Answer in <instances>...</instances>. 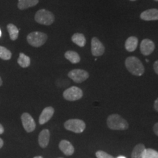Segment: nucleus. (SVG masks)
Segmentation results:
<instances>
[{
    "mask_svg": "<svg viewBox=\"0 0 158 158\" xmlns=\"http://www.w3.org/2000/svg\"><path fill=\"white\" fill-rule=\"evenodd\" d=\"M2 85V80L1 77H0V86H1Z\"/></svg>",
    "mask_w": 158,
    "mask_h": 158,
    "instance_id": "30",
    "label": "nucleus"
},
{
    "mask_svg": "<svg viewBox=\"0 0 158 158\" xmlns=\"http://www.w3.org/2000/svg\"><path fill=\"white\" fill-rule=\"evenodd\" d=\"M91 51H92V54L94 56H102L105 52V46L99 40L98 38H97L95 37H92V39Z\"/></svg>",
    "mask_w": 158,
    "mask_h": 158,
    "instance_id": "9",
    "label": "nucleus"
},
{
    "mask_svg": "<svg viewBox=\"0 0 158 158\" xmlns=\"http://www.w3.org/2000/svg\"><path fill=\"white\" fill-rule=\"evenodd\" d=\"M2 36V31H1V29H0V37Z\"/></svg>",
    "mask_w": 158,
    "mask_h": 158,
    "instance_id": "33",
    "label": "nucleus"
},
{
    "mask_svg": "<svg viewBox=\"0 0 158 158\" xmlns=\"http://www.w3.org/2000/svg\"><path fill=\"white\" fill-rule=\"evenodd\" d=\"M33 158H43V157H41V156H36V157H33Z\"/></svg>",
    "mask_w": 158,
    "mask_h": 158,
    "instance_id": "32",
    "label": "nucleus"
},
{
    "mask_svg": "<svg viewBox=\"0 0 158 158\" xmlns=\"http://www.w3.org/2000/svg\"><path fill=\"white\" fill-rule=\"evenodd\" d=\"M125 66L131 74L141 76L144 73V67L140 59L135 56H129L125 60Z\"/></svg>",
    "mask_w": 158,
    "mask_h": 158,
    "instance_id": "1",
    "label": "nucleus"
},
{
    "mask_svg": "<svg viewBox=\"0 0 158 158\" xmlns=\"http://www.w3.org/2000/svg\"><path fill=\"white\" fill-rule=\"evenodd\" d=\"M138 44V40L137 37L131 36L128 37L127 39L124 46H125L126 50L127 51H129V52H133V51H135L136 48H137Z\"/></svg>",
    "mask_w": 158,
    "mask_h": 158,
    "instance_id": "15",
    "label": "nucleus"
},
{
    "mask_svg": "<svg viewBox=\"0 0 158 158\" xmlns=\"http://www.w3.org/2000/svg\"><path fill=\"white\" fill-rule=\"evenodd\" d=\"M145 146L142 143H139L136 145L132 152L131 157L132 158H142L143 153L145 150Z\"/></svg>",
    "mask_w": 158,
    "mask_h": 158,
    "instance_id": "19",
    "label": "nucleus"
},
{
    "mask_svg": "<svg viewBox=\"0 0 158 158\" xmlns=\"http://www.w3.org/2000/svg\"><path fill=\"white\" fill-rule=\"evenodd\" d=\"M12 57V53L10 51L6 48L5 47L1 46L0 45V59H3V60H9Z\"/></svg>",
    "mask_w": 158,
    "mask_h": 158,
    "instance_id": "22",
    "label": "nucleus"
},
{
    "mask_svg": "<svg viewBox=\"0 0 158 158\" xmlns=\"http://www.w3.org/2000/svg\"><path fill=\"white\" fill-rule=\"evenodd\" d=\"M153 68H154V70H155V72L158 75V60H157L155 63H154Z\"/></svg>",
    "mask_w": 158,
    "mask_h": 158,
    "instance_id": "25",
    "label": "nucleus"
},
{
    "mask_svg": "<svg viewBox=\"0 0 158 158\" xmlns=\"http://www.w3.org/2000/svg\"><path fill=\"white\" fill-rule=\"evenodd\" d=\"M54 114V109L53 107L48 106V107L45 108L43 110L42 113L39 117V123L40 124H44L48 122L51 119Z\"/></svg>",
    "mask_w": 158,
    "mask_h": 158,
    "instance_id": "11",
    "label": "nucleus"
},
{
    "mask_svg": "<svg viewBox=\"0 0 158 158\" xmlns=\"http://www.w3.org/2000/svg\"><path fill=\"white\" fill-rule=\"evenodd\" d=\"M130 1H136V0H130Z\"/></svg>",
    "mask_w": 158,
    "mask_h": 158,
    "instance_id": "34",
    "label": "nucleus"
},
{
    "mask_svg": "<svg viewBox=\"0 0 158 158\" xmlns=\"http://www.w3.org/2000/svg\"><path fill=\"white\" fill-rule=\"evenodd\" d=\"M116 158H126V157H124V156H118V157H116Z\"/></svg>",
    "mask_w": 158,
    "mask_h": 158,
    "instance_id": "31",
    "label": "nucleus"
},
{
    "mask_svg": "<svg viewBox=\"0 0 158 158\" xmlns=\"http://www.w3.org/2000/svg\"><path fill=\"white\" fill-rule=\"evenodd\" d=\"M59 147L65 155L70 156L73 155L75 149L73 146L72 145V143L70 141H67V140H62L59 143Z\"/></svg>",
    "mask_w": 158,
    "mask_h": 158,
    "instance_id": "12",
    "label": "nucleus"
},
{
    "mask_svg": "<svg viewBox=\"0 0 158 158\" xmlns=\"http://www.w3.org/2000/svg\"><path fill=\"white\" fill-rule=\"evenodd\" d=\"M64 57L73 64H77L81 61V57L79 54L73 51H66L64 54Z\"/></svg>",
    "mask_w": 158,
    "mask_h": 158,
    "instance_id": "17",
    "label": "nucleus"
},
{
    "mask_svg": "<svg viewBox=\"0 0 158 158\" xmlns=\"http://www.w3.org/2000/svg\"><path fill=\"white\" fill-rule=\"evenodd\" d=\"M7 31H8L10 37L12 40H16L18 39V37H19V29L17 28V27L13 23H9L8 25L7 26Z\"/></svg>",
    "mask_w": 158,
    "mask_h": 158,
    "instance_id": "21",
    "label": "nucleus"
},
{
    "mask_svg": "<svg viewBox=\"0 0 158 158\" xmlns=\"http://www.w3.org/2000/svg\"><path fill=\"white\" fill-rule=\"evenodd\" d=\"M107 125L111 130H124L128 128V123L118 114H111L107 118Z\"/></svg>",
    "mask_w": 158,
    "mask_h": 158,
    "instance_id": "2",
    "label": "nucleus"
},
{
    "mask_svg": "<svg viewBox=\"0 0 158 158\" xmlns=\"http://www.w3.org/2000/svg\"><path fill=\"white\" fill-rule=\"evenodd\" d=\"M87 71L81 69H74L68 73V77L76 83H81L89 78Z\"/></svg>",
    "mask_w": 158,
    "mask_h": 158,
    "instance_id": "7",
    "label": "nucleus"
},
{
    "mask_svg": "<svg viewBox=\"0 0 158 158\" xmlns=\"http://www.w3.org/2000/svg\"><path fill=\"white\" fill-rule=\"evenodd\" d=\"M39 2V0H19L18 7L20 10H26L34 7Z\"/></svg>",
    "mask_w": 158,
    "mask_h": 158,
    "instance_id": "16",
    "label": "nucleus"
},
{
    "mask_svg": "<svg viewBox=\"0 0 158 158\" xmlns=\"http://www.w3.org/2000/svg\"><path fill=\"white\" fill-rule=\"evenodd\" d=\"M155 1H157V2H158V0H155Z\"/></svg>",
    "mask_w": 158,
    "mask_h": 158,
    "instance_id": "35",
    "label": "nucleus"
},
{
    "mask_svg": "<svg viewBox=\"0 0 158 158\" xmlns=\"http://www.w3.org/2000/svg\"><path fill=\"white\" fill-rule=\"evenodd\" d=\"M153 130H154V133H155L156 135L158 136V122L155 123V125H154Z\"/></svg>",
    "mask_w": 158,
    "mask_h": 158,
    "instance_id": "26",
    "label": "nucleus"
},
{
    "mask_svg": "<svg viewBox=\"0 0 158 158\" xmlns=\"http://www.w3.org/2000/svg\"><path fill=\"white\" fill-rule=\"evenodd\" d=\"M59 158H63V157H59Z\"/></svg>",
    "mask_w": 158,
    "mask_h": 158,
    "instance_id": "36",
    "label": "nucleus"
},
{
    "mask_svg": "<svg viewBox=\"0 0 158 158\" xmlns=\"http://www.w3.org/2000/svg\"><path fill=\"white\" fill-rule=\"evenodd\" d=\"M63 97L68 101H76L83 97V91L77 86H71L63 92Z\"/></svg>",
    "mask_w": 158,
    "mask_h": 158,
    "instance_id": "6",
    "label": "nucleus"
},
{
    "mask_svg": "<svg viewBox=\"0 0 158 158\" xmlns=\"http://www.w3.org/2000/svg\"><path fill=\"white\" fill-rule=\"evenodd\" d=\"M4 131H5V129H4L3 126L0 124V134H2L4 133Z\"/></svg>",
    "mask_w": 158,
    "mask_h": 158,
    "instance_id": "28",
    "label": "nucleus"
},
{
    "mask_svg": "<svg viewBox=\"0 0 158 158\" xmlns=\"http://www.w3.org/2000/svg\"><path fill=\"white\" fill-rule=\"evenodd\" d=\"M64 128L69 131H72L75 133H81L84 132L86 128V124L84 121L77 118L69 119L64 122Z\"/></svg>",
    "mask_w": 158,
    "mask_h": 158,
    "instance_id": "5",
    "label": "nucleus"
},
{
    "mask_svg": "<svg viewBox=\"0 0 158 158\" xmlns=\"http://www.w3.org/2000/svg\"><path fill=\"white\" fill-rule=\"evenodd\" d=\"M21 122H22L23 128L28 133L33 132L36 127V124H35L34 118L28 113H23L21 115Z\"/></svg>",
    "mask_w": 158,
    "mask_h": 158,
    "instance_id": "8",
    "label": "nucleus"
},
{
    "mask_svg": "<svg viewBox=\"0 0 158 158\" xmlns=\"http://www.w3.org/2000/svg\"><path fill=\"white\" fill-rule=\"evenodd\" d=\"M72 41L79 47H84L86 45V37L81 33H75L72 36Z\"/></svg>",
    "mask_w": 158,
    "mask_h": 158,
    "instance_id": "18",
    "label": "nucleus"
},
{
    "mask_svg": "<svg viewBox=\"0 0 158 158\" xmlns=\"http://www.w3.org/2000/svg\"><path fill=\"white\" fill-rule=\"evenodd\" d=\"M50 140V132L48 130H43L39 134L38 143L39 145L42 148H45L48 145Z\"/></svg>",
    "mask_w": 158,
    "mask_h": 158,
    "instance_id": "14",
    "label": "nucleus"
},
{
    "mask_svg": "<svg viewBox=\"0 0 158 158\" xmlns=\"http://www.w3.org/2000/svg\"><path fill=\"white\" fill-rule=\"evenodd\" d=\"M35 20L37 23L40 24L49 26L54 22V15L45 9L39 10L35 15Z\"/></svg>",
    "mask_w": 158,
    "mask_h": 158,
    "instance_id": "4",
    "label": "nucleus"
},
{
    "mask_svg": "<svg viewBox=\"0 0 158 158\" xmlns=\"http://www.w3.org/2000/svg\"><path fill=\"white\" fill-rule=\"evenodd\" d=\"M96 157L98 158H115L109 154L103 151H98L96 152Z\"/></svg>",
    "mask_w": 158,
    "mask_h": 158,
    "instance_id": "24",
    "label": "nucleus"
},
{
    "mask_svg": "<svg viewBox=\"0 0 158 158\" xmlns=\"http://www.w3.org/2000/svg\"><path fill=\"white\" fill-rule=\"evenodd\" d=\"M48 39V36L41 31H33L27 35V40L29 45L33 47H40L44 45Z\"/></svg>",
    "mask_w": 158,
    "mask_h": 158,
    "instance_id": "3",
    "label": "nucleus"
},
{
    "mask_svg": "<svg viewBox=\"0 0 158 158\" xmlns=\"http://www.w3.org/2000/svg\"><path fill=\"white\" fill-rule=\"evenodd\" d=\"M3 145H4V141H3V140L2 139V138H0V149H1V148L3 147Z\"/></svg>",
    "mask_w": 158,
    "mask_h": 158,
    "instance_id": "29",
    "label": "nucleus"
},
{
    "mask_svg": "<svg viewBox=\"0 0 158 158\" xmlns=\"http://www.w3.org/2000/svg\"><path fill=\"white\" fill-rule=\"evenodd\" d=\"M142 158H158V152L152 149H145Z\"/></svg>",
    "mask_w": 158,
    "mask_h": 158,
    "instance_id": "23",
    "label": "nucleus"
},
{
    "mask_svg": "<svg viewBox=\"0 0 158 158\" xmlns=\"http://www.w3.org/2000/svg\"><path fill=\"white\" fill-rule=\"evenodd\" d=\"M154 108L155 109L158 111V98L155 101V103H154Z\"/></svg>",
    "mask_w": 158,
    "mask_h": 158,
    "instance_id": "27",
    "label": "nucleus"
},
{
    "mask_svg": "<svg viewBox=\"0 0 158 158\" xmlns=\"http://www.w3.org/2000/svg\"><path fill=\"white\" fill-rule=\"evenodd\" d=\"M141 19L143 21H157L158 20V10L149 9L143 11L140 15Z\"/></svg>",
    "mask_w": 158,
    "mask_h": 158,
    "instance_id": "13",
    "label": "nucleus"
},
{
    "mask_svg": "<svg viewBox=\"0 0 158 158\" xmlns=\"http://www.w3.org/2000/svg\"><path fill=\"white\" fill-rule=\"evenodd\" d=\"M155 45L152 40L149 39H144L140 45V50L144 56H149L155 51Z\"/></svg>",
    "mask_w": 158,
    "mask_h": 158,
    "instance_id": "10",
    "label": "nucleus"
},
{
    "mask_svg": "<svg viewBox=\"0 0 158 158\" xmlns=\"http://www.w3.org/2000/svg\"><path fill=\"white\" fill-rule=\"evenodd\" d=\"M18 63H19V64L21 68H28L29 65H30L31 59L28 56H27L23 53H20L19 57L18 59Z\"/></svg>",
    "mask_w": 158,
    "mask_h": 158,
    "instance_id": "20",
    "label": "nucleus"
}]
</instances>
